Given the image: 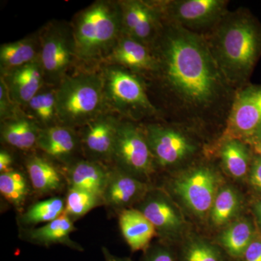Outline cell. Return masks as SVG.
Here are the masks:
<instances>
[{"mask_svg":"<svg viewBox=\"0 0 261 261\" xmlns=\"http://www.w3.org/2000/svg\"><path fill=\"white\" fill-rule=\"evenodd\" d=\"M158 75L177 115L193 124L228 118L234 89L221 73L203 35L163 19L152 47Z\"/></svg>","mask_w":261,"mask_h":261,"instance_id":"cell-1","label":"cell"},{"mask_svg":"<svg viewBox=\"0 0 261 261\" xmlns=\"http://www.w3.org/2000/svg\"><path fill=\"white\" fill-rule=\"evenodd\" d=\"M205 37L221 73L233 89L245 87L261 56V27L245 12L228 13Z\"/></svg>","mask_w":261,"mask_h":261,"instance_id":"cell-2","label":"cell"},{"mask_svg":"<svg viewBox=\"0 0 261 261\" xmlns=\"http://www.w3.org/2000/svg\"><path fill=\"white\" fill-rule=\"evenodd\" d=\"M71 27L77 59H106L122 36L119 3L94 2L77 14Z\"/></svg>","mask_w":261,"mask_h":261,"instance_id":"cell-3","label":"cell"},{"mask_svg":"<svg viewBox=\"0 0 261 261\" xmlns=\"http://www.w3.org/2000/svg\"><path fill=\"white\" fill-rule=\"evenodd\" d=\"M60 124L81 128L106 113L102 75L82 72L65 76L56 89Z\"/></svg>","mask_w":261,"mask_h":261,"instance_id":"cell-4","label":"cell"},{"mask_svg":"<svg viewBox=\"0 0 261 261\" xmlns=\"http://www.w3.org/2000/svg\"><path fill=\"white\" fill-rule=\"evenodd\" d=\"M101 75L106 108L135 120L157 114V108L149 99L145 84L135 73L110 64Z\"/></svg>","mask_w":261,"mask_h":261,"instance_id":"cell-5","label":"cell"},{"mask_svg":"<svg viewBox=\"0 0 261 261\" xmlns=\"http://www.w3.org/2000/svg\"><path fill=\"white\" fill-rule=\"evenodd\" d=\"M224 184L216 168L198 164L175 175L163 189L192 216L204 220L207 219L216 194Z\"/></svg>","mask_w":261,"mask_h":261,"instance_id":"cell-6","label":"cell"},{"mask_svg":"<svg viewBox=\"0 0 261 261\" xmlns=\"http://www.w3.org/2000/svg\"><path fill=\"white\" fill-rule=\"evenodd\" d=\"M112 166L151 184L158 168L143 128L120 121L113 151Z\"/></svg>","mask_w":261,"mask_h":261,"instance_id":"cell-7","label":"cell"},{"mask_svg":"<svg viewBox=\"0 0 261 261\" xmlns=\"http://www.w3.org/2000/svg\"><path fill=\"white\" fill-rule=\"evenodd\" d=\"M154 226L160 241L170 245L179 243L190 232L183 211L166 190L152 186L135 206Z\"/></svg>","mask_w":261,"mask_h":261,"instance_id":"cell-8","label":"cell"},{"mask_svg":"<svg viewBox=\"0 0 261 261\" xmlns=\"http://www.w3.org/2000/svg\"><path fill=\"white\" fill-rule=\"evenodd\" d=\"M143 129L158 169L177 168L198 152L195 138L178 127L151 123Z\"/></svg>","mask_w":261,"mask_h":261,"instance_id":"cell-9","label":"cell"},{"mask_svg":"<svg viewBox=\"0 0 261 261\" xmlns=\"http://www.w3.org/2000/svg\"><path fill=\"white\" fill-rule=\"evenodd\" d=\"M39 61L45 82L59 84L75 58V47L72 27L50 23L40 33Z\"/></svg>","mask_w":261,"mask_h":261,"instance_id":"cell-10","label":"cell"},{"mask_svg":"<svg viewBox=\"0 0 261 261\" xmlns=\"http://www.w3.org/2000/svg\"><path fill=\"white\" fill-rule=\"evenodd\" d=\"M224 139L243 141L253 149L261 142V85L238 89L226 122Z\"/></svg>","mask_w":261,"mask_h":261,"instance_id":"cell-11","label":"cell"},{"mask_svg":"<svg viewBox=\"0 0 261 261\" xmlns=\"http://www.w3.org/2000/svg\"><path fill=\"white\" fill-rule=\"evenodd\" d=\"M121 8L122 35L152 48L163 25L160 3L141 0L118 2Z\"/></svg>","mask_w":261,"mask_h":261,"instance_id":"cell-12","label":"cell"},{"mask_svg":"<svg viewBox=\"0 0 261 261\" xmlns=\"http://www.w3.org/2000/svg\"><path fill=\"white\" fill-rule=\"evenodd\" d=\"M224 0H178L160 3L163 19L192 31L214 27L226 14Z\"/></svg>","mask_w":261,"mask_h":261,"instance_id":"cell-13","label":"cell"},{"mask_svg":"<svg viewBox=\"0 0 261 261\" xmlns=\"http://www.w3.org/2000/svg\"><path fill=\"white\" fill-rule=\"evenodd\" d=\"M120 120L107 112L81 127V148L85 159L112 166L113 151Z\"/></svg>","mask_w":261,"mask_h":261,"instance_id":"cell-14","label":"cell"},{"mask_svg":"<svg viewBox=\"0 0 261 261\" xmlns=\"http://www.w3.org/2000/svg\"><path fill=\"white\" fill-rule=\"evenodd\" d=\"M152 186L111 166V174L102 195L104 207L108 214L118 217L123 211L135 207Z\"/></svg>","mask_w":261,"mask_h":261,"instance_id":"cell-15","label":"cell"},{"mask_svg":"<svg viewBox=\"0 0 261 261\" xmlns=\"http://www.w3.org/2000/svg\"><path fill=\"white\" fill-rule=\"evenodd\" d=\"M37 148L63 168L80 159L78 154L82 153L78 132L61 124L41 128Z\"/></svg>","mask_w":261,"mask_h":261,"instance_id":"cell-16","label":"cell"},{"mask_svg":"<svg viewBox=\"0 0 261 261\" xmlns=\"http://www.w3.org/2000/svg\"><path fill=\"white\" fill-rule=\"evenodd\" d=\"M25 168L37 197H54L68 188L63 168L44 155L30 154L25 160Z\"/></svg>","mask_w":261,"mask_h":261,"instance_id":"cell-17","label":"cell"},{"mask_svg":"<svg viewBox=\"0 0 261 261\" xmlns=\"http://www.w3.org/2000/svg\"><path fill=\"white\" fill-rule=\"evenodd\" d=\"M111 65H118L135 73L155 74L159 62L152 48L122 35L106 58Z\"/></svg>","mask_w":261,"mask_h":261,"instance_id":"cell-18","label":"cell"},{"mask_svg":"<svg viewBox=\"0 0 261 261\" xmlns=\"http://www.w3.org/2000/svg\"><path fill=\"white\" fill-rule=\"evenodd\" d=\"M10 97L20 107H25L43 88L45 79L39 59L2 73Z\"/></svg>","mask_w":261,"mask_h":261,"instance_id":"cell-19","label":"cell"},{"mask_svg":"<svg viewBox=\"0 0 261 261\" xmlns=\"http://www.w3.org/2000/svg\"><path fill=\"white\" fill-rule=\"evenodd\" d=\"M74 221L64 214L59 218L32 228H19V238L23 241L43 247L65 245L73 250L83 251V247L70 238V234L76 231Z\"/></svg>","mask_w":261,"mask_h":261,"instance_id":"cell-20","label":"cell"},{"mask_svg":"<svg viewBox=\"0 0 261 261\" xmlns=\"http://www.w3.org/2000/svg\"><path fill=\"white\" fill-rule=\"evenodd\" d=\"M63 170L68 187L91 192L102 198L111 174V166L87 159H79Z\"/></svg>","mask_w":261,"mask_h":261,"instance_id":"cell-21","label":"cell"},{"mask_svg":"<svg viewBox=\"0 0 261 261\" xmlns=\"http://www.w3.org/2000/svg\"><path fill=\"white\" fill-rule=\"evenodd\" d=\"M257 233L256 225L249 212L219 231L214 242L221 247L228 258L242 261L247 247Z\"/></svg>","mask_w":261,"mask_h":261,"instance_id":"cell-22","label":"cell"},{"mask_svg":"<svg viewBox=\"0 0 261 261\" xmlns=\"http://www.w3.org/2000/svg\"><path fill=\"white\" fill-rule=\"evenodd\" d=\"M247 202L245 196L232 185L224 184L218 191L207 220L214 229H221L243 216Z\"/></svg>","mask_w":261,"mask_h":261,"instance_id":"cell-23","label":"cell"},{"mask_svg":"<svg viewBox=\"0 0 261 261\" xmlns=\"http://www.w3.org/2000/svg\"><path fill=\"white\" fill-rule=\"evenodd\" d=\"M118 219L122 236L132 251L145 252L157 237L152 224L135 207L123 211Z\"/></svg>","mask_w":261,"mask_h":261,"instance_id":"cell-24","label":"cell"},{"mask_svg":"<svg viewBox=\"0 0 261 261\" xmlns=\"http://www.w3.org/2000/svg\"><path fill=\"white\" fill-rule=\"evenodd\" d=\"M40 130V127L32 118L20 115L1 122V141L12 148L29 152L37 148Z\"/></svg>","mask_w":261,"mask_h":261,"instance_id":"cell-25","label":"cell"},{"mask_svg":"<svg viewBox=\"0 0 261 261\" xmlns=\"http://www.w3.org/2000/svg\"><path fill=\"white\" fill-rule=\"evenodd\" d=\"M254 152L243 141L234 138L223 139L220 158L224 171L238 181L246 182Z\"/></svg>","mask_w":261,"mask_h":261,"instance_id":"cell-26","label":"cell"},{"mask_svg":"<svg viewBox=\"0 0 261 261\" xmlns=\"http://www.w3.org/2000/svg\"><path fill=\"white\" fill-rule=\"evenodd\" d=\"M39 37L34 36L2 44L0 47L2 73L37 61L39 58Z\"/></svg>","mask_w":261,"mask_h":261,"instance_id":"cell-27","label":"cell"},{"mask_svg":"<svg viewBox=\"0 0 261 261\" xmlns=\"http://www.w3.org/2000/svg\"><path fill=\"white\" fill-rule=\"evenodd\" d=\"M177 261H227L228 257L213 240L187 233L176 250Z\"/></svg>","mask_w":261,"mask_h":261,"instance_id":"cell-28","label":"cell"},{"mask_svg":"<svg viewBox=\"0 0 261 261\" xmlns=\"http://www.w3.org/2000/svg\"><path fill=\"white\" fill-rule=\"evenodd\" d=\"M65 197L54 196L34 202L17 216L19 228H32L47 224L65 214Z\"/></svg>","mask_w":261,"mask_h":261,"instance_id":"cell-29","label":"cell"},{"mask_svg":"<svg viewBox=\"0 0 261 261\" xmlns=\"http://www.w3.org/2000/svg\"><path fill=\"white\" fill-rule=\"evenodd\" d=\"M0 194L18 214L21 213L29 197L34 194L27 173L15 168L0 173Z\"/></svg>","mask_w":261,"mask_h":261,"instance_id":"cell-30","label":"cell"},{"mask_svg":"<svg viewBox=\"0 0 261 261\" xmlns=\"http://www.w3.org/2000/svg\"><path fill=\"white\" fill-rule=\"evenodd\" d=\"M27 116L32 118L41 128L60 124L57 113L56 89H42L24 107Z\"/></svg>","mask_w":261,"mask_h":261,"instance_id":"cell-31","label":"cell"},{"mask_svg":"<svg viewBox=\"0 0 261 261\" xmlns=\"http://www.w3.org/2000/svg\"><path fill=\"white\" fill-rule=\"evenodd\" d=\"M65 200V214L74 222L96 207L104 206L102 198L99 196L70 187L67 188Z\"/></svg>","mask_w":261,"mask_h":261,"instance_id":"cell-32","label":"cell"},{"mask_svg":"<svg viewBox=\"0 0 261 261\" xmlns=\"http://www.w3.org/2000/svg\"><path fill=\"white\" fill-rule=\"evenodd\" d=\"M143 252L140 261H177L176 250L163 242L151 244Z\"/></svg>","mask_w":261,"mask_h":261,"instance_id":"cell-33","label":"cell"},{"mask_svg":"<svg viewBox=\"0 0 261 261\" xmlns=\"http://www.w3.org/2000/svg\"><path fill=\"white\" fill-rule=\"evenodd\" d=\"M18 106L10 97L9 91L1 77L0 80V118L1 122L14 118L22 114H19Z\"/></svg>","mask_w":261,"mask_h":261,"instance_id":"cell-34","label":"cell"},{"mask_svg":"<svg viewBox=\"0 0 261 261\" xmlns=\"http://www.w3.org/2000/svg\"><path fill=\"white\" fill-rule=\"evenodd\" d=\"M246 183L251 192V197L261 198V158L255 153Z\"/></svg>","mask_w":261,"mask_h":261,"instance_id":"cell-35","label":"cell"},{"mask_svg":"<svg viewBox=\"0 0 261 261\" xmlns=\"http://www.w3.org/2000/svg\"><path fill=\"white\" fill-rule=\"evenodd\" d=\"M242 261H261V234L258 232L247 247Z\"/></svg>","mask_w":261,"mask_h":261,"instance_id":"cell-36","label":"cell"},{"mask_svg":"<svg viewBox=\"0 0 261 261\" xmlns=\"http://www.w3.org/2000/svg\"><path fill=\"white\" fill-rule=\"evenodd\" d=\"M248 211L253 218L257 231L261 234V198L251 197L248 202Z\"/></svg>","mask_w":261,"mask_h":261,"instance_id":"cell-37","label":"cell"},{"mask_svg":"<svg viewBox=\"0 0 261 261\" xmlns=\"http://www.w3.org/2000/svg\"><path fill=\"white\" fill-rule=\"evenodd\" d=\"M13 163L14 160L9 151L2 149L0 151V173L7 172L15 168L13 167Z\"/></svg>","mask_w":261,"mask_h":261,"instance_id":"cell-38","label":"cell"},{"mask_svg":"<svg viewBox=\"0 0 261 261\" xmlns=\"http://www.w3.org/2000/svg\"><path fill=\"white\" fill-rule=\"evenodd\" d=\"M103 255H104L105 261H133L128 257H122L113 255L110 250L106 247H102Z\"/></svg>","mask_w":261,"mask_h":261,"instance_id":"cell-39","label":"cell"},{"mask_svg":"<svg viewBox=\"0 0 261 261\" xmlns=\"http://www.w3.org/2000/svg\"><path fill=\"white\" fill-rule=\"evenodd\" d=\"M252 150H253L254 153L257 154L259 157L261 158V142L258 145L255 146V147L252 149Z\"/></svg>","mask_w":261,"mask_h":261,"instance_id":"cell-40","label":"cell"}]
</instances>
